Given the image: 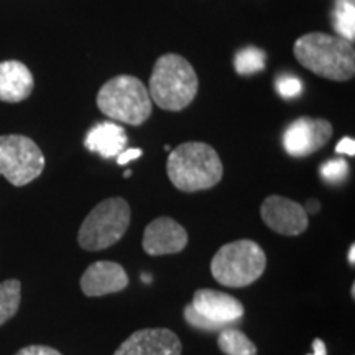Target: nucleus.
Returning a JSON list of instances; mask_svg holds the SVG:
<instances>
[{
  "mask_svg": "<svg viewBox=\"0 0 355 355\" xmlns=\"http://www.w3.org/2000/svg\"><path fill=\"white\" fill-rule=\"evenodd\" d=\"M295 56L304 68L332 81H347L355 73V51L349 40L308 33L295 43Z\"/></svg>",
  "mask_w": 355,
  "mask_h": 355,
  "instance_id": "f03ea898",
  "label": "nucleus"
},
{
  "mask_svg": "<svg viewBox=\"0 0 355 355\" xmlns=\"http://www.w3.org/2000/svg\"><path fill=\"white\" fill-rule=\"evenodd\" d=\"M130 224V206L122 198H109L83 220L78 242L83 250L99 252L112 247L125 235Z\"/></svg>",
  "mask_w": 355,
  "mask_h": 355,
  "instance_id": "423d86ee",
  "label": "nucleus"
},
{
  "mask_svg": "<svg viewBox=\"0 0 355 355\" xmlns=\"http://www.w3.org/2000/svg\"><path fill=\"white\" fill-rule=\"evenodd\" d=\"M266 227L282 235H300L308 229V212L301 204L283 196H268L260 207Z\"/></svg>",
  "mask_w": 355,
  "mask_h": 355,
  "instance_id": "1a4fd4ad",
  "label": "nucleus"
},
{
  "mask_svg": "<svg viewBox=\"0 0 355 355\" xmlns=\"http://www.w3.org/2000/svg\"><path fill=\"white\" fill-rule=\"evenodd\" d=\"M336 152L339 155H349V157H354L355 155V140L354 139H349V137H345L337 144L336 146Z\"/></svg>",
  "mask_w": 355,
  "mask_h": 355,
  "instance_id": "5701e85b",
  "label": "nucleus"
},
{
  "mask_svg": "<svg viewBox=\"0 0 355 355\" xmlns=\"http://www.w3.org/2000/svg\"><path fill=\"white\" fill-rule=\"evenodd\" d=\"M217 345L225 355H257V345L234 327H225L219 332Z\"/></svg>",
  "mask_w": 355,
  "mask_h": 355,
  "instance_id": "dca6fc26",
  "label": "nucleus"
},
{
  "mask_svg": "<svg viewBox=\"0 0 355 355\" xmlns=\"http://www.w3.org/2000/svg\"><path fill=\"white\" fill-rule=\"evenodd\" d=\"M199 81L196 71L183 56L165 55L158 58L150 78L148 94L158 107L171 110H181L188 107L198 94Z\"/></svg>",
  "mask_w": 355,
  "mask_h": 355,
  "instance_id": "7ed1b4c3",
  "label": "nucleus"
},
{
  "mask_svg": "<svg viewBox=\"0 0 355 355\" xmlns=\"http://www.w3.org/2000/svg\"><path fill=\"white\" fill-rule=\"evenodd\" d=\"M84 145L89 152L99 153L102 158H114L125 150L127 133L117 123L102 122L89 130Z\"/></svg>",
  "mask_w": 355,
  "mask_h": 355,
  "instance_id": "2eb2a0df",
  "label": "nucleus"
},
{
  "mask_svg": "<svg viewBox=\"0 0 355 355\" xmlns=\"http://www.w3.org/2000/svg\"><path fill=\"white\" fill-rule=\"evenodd\" d=\"M191 306L198 314L214 324L219 331L230 327L232 322L241 321L245 313L243 304L237 298L211 288H201L194 293Z\"/></svg>",
  "mask_w": 355,
  "mask_h": 355,
  "instance_id": "9d476101",
  "label": "nucleus"
},
{
  "mask_svg": "<svg viewBox=\"0 0 355 355\" xmlns=\"http://www.w3.org/2000/svg\"><path fill=\"white\" fill-rule=\"evenodd\" d=\"M311 355H327L326 344H324L321 339H314V343H313V354H311Z\"/></svg>",
  "mask_w": 355,
  "mask_h": 355,
  "instance_id": "393cba45",
  "label": "nucleus"
},
{
  "mask_svg": "<svg viewBox=\"0 0 355 355\" xmlns=\"http://www.w3.org/2000/svg\"><path fill=\"white\" fill-rule=\"evenodd\" d=\"M347 260H349V263L350 265H355V245L352 243V245H350V248H349V254H347Z\"/></svg>",
  "mask_w": 355,
  "mask_h": 355,
  "instance_id": "a878e982",
  "label": "nucleus"
},
{
  "mask_svg": "<svg viewBox=\"0 0 355 355\" xmlns=\"http://www.w3.org/2000/svg\"><path fill=\"white\" fill-rule=\"evenodd\" d=\"M166 173L175 188L184 193L211 189L224 175L219 155L202 141H186L168 157Z\"/></svg>",
  "mask_w": 355,
  "mask_h": 355,
  "instance_id": "f257e3e1",
  "label": "nucleus"
},
{
  "mask_svg": "<svg viewBox=\"0 0 355 355\" xmlns=\"http://www.w3.org/2000/svg\"><path fill=\"white\" fill-rule=\"evenodd\" d=\"M141 245L152 257L180 254L188 245V232L171 217H158L146 225Z\"/></svg>",
  "mask_w": 355,
  "mask_h": 355,
  "instance_id": "9b49d317",
  "label": "nucleus"
},
{
  "mask_svg": "<svg viewBox=\"0 0 355 355\" xmlns=\"http://www.w3.org/2000/svg\"><path fill=\"white\" fill-rule=\"evenodd\" d=\"M349 175V165L344 158H334L321 165V178L329 184H339Z\"/></svg>",
  "mask_w": 355,
  "mask_h": 355,
  "instance_id": "aec40b11",
  "label": "nucleus"
},
{
  "mask_svg": "<svg viewBox=\"0 0 355 355\" xmlns=\"http://www.w3.org/2000/svg\"><path fill=\"white\" fill-rule=\"evenodd\" d=\"M21 301V283L19 279H6L0 283V327L15 316Z\"/></svg>",
  "mask_w": 355,
  "mask_h": 355,
  "instance_id": "f3484780",
  "label": "nucleus"
},
{
  "mask_svg": "<svg viewBox=\"0 0 355 355\" xmlns=\"http://www.w3.org/2000/svg\"><path fill=\"white\" fill-rule=\"evenodd\" d=\"M128 286V275L115 261H96L81 277V290L89 298L121 293Z\"/></svg>",
  "mask_w": 355,
  "mask_h": 355,
  "instance_id": "ddd939ff",
  "label": "nucleus"
},
{
  "mask_svg": "<svg viewBox=\"0 0 355 355\" xmlns=\"http://www.w3.org/2000/svg\"><path fill=\"white\" fill-rule=\"evenodd\" d=\"M141 153H144V152H141L140 148H128V150H123V152L117 157V163H119V165H127V163L133 162V159L140 158Z\"/></svg>",
  "mask_w": 355,
  "mask_h": 355,
  "instance_id": "b1692460",
  "label": "nucleus"
},
{
  "mask_svg": "<svg viewBox=\"0 0 355 355\" xmlns=\"http://www.w3.org/2000/svg\"><path fill=\"white\" fill-rule=\"evenodd\" d=\"M334 28L340 38L354 42L355 37V7L352 0H339L334 12Z\"/></svg>",
  "mask_w": 355,
  "mask_h": 355,
  "instance_id": "a211bd4d",
  "label": "nucleus"
},
{
  "mask_svg": "<svg viewBox=\"0 0 355 355\" xmlns=\"http://www.w3.org/2000/svg\"><path fill=\"white\" fill-rule=\"evenodd\" d=\"M114 355H181V343L170 329L148 327L133 332Z\"/></svg>",
  "mask_w": 355,
  "mask_h": 355,
  "instance_id": "f8f14e48",
  "label": "nucleus"
},
{
  "mask_svg": "<svg viewBox=\"0 0 355 355\" xmlns=\"http://www.w3.org/2000/svg\"><path fill=\"white\" fill-rule=\"evenodd\" d=\"M97 107L112 121L141 125L152 114V97L139 78L117 76L102 86Z\"/></svg>",
  "mask_w": 355,
  "mask_h": 355,
  "instance_id": "39448f33",
  "label": "nucleus"
},
{
  "mask_svg": "<svg viewBox=\"0 0 355 355\" xmlns=\"http://www.w3.org/2000/svg\"><path fill=\"white\" fill-rule=\"evenodd\" d=\"M266 63V55L259 48H243L235 55L234 64L239 74L242 76H252V74L259 73L265 68Z\"/></svg>",
  "mask_w": 355,
  "mask_h": 355,
  "instance_id": "6ab92c4d",
  "label": "nucleus"
},
{
  "mask_svg": "<svg viewBox=\"0 0 355 355\" xmlns=\"http://www.w3.org/2000/svg\"><path fill=\"white\" fill-rule=\"evenodd\" d=\"M132 176V171H125L123 173V178H130Z\"/></svg>",
  "mask_w": 355,
  "mask_h": 355,
  "instance_id": "c85d7f7f",
  "label": "nucleus"
},
{
  "mask_svg": "<svg viewBox=\"0 0 355 355\" xmlns=\"http://www.w3.org/2000/svg\"><path fill=\"white\" fill-rule=\"evenodd\" d=\"M44 155L32 139L25 135L0 137V175L17 188L26 186L42 175Z\"/></svg>",
  "mask_w": 355,
  "mask_h": 355,
  "instance_id": "0eeeda50",
  "label": "nucleus"
},
{
  "mask_svg": "<svg viewBox=\"0 0 355 355\" xmlns=\"http://www.w3.org/2000/svg\"><path fill=\"white\" fill-rule=\"evenodd\" d=\"M148 277H150L148 273H144V282H145V283H150V278H148Z\"/></svg>",
  "mask_w": 355,
  "mask_h": 355,
  "instance_id": "cd10ccee",
  "label": "nucleus"
},
{
  "mask_svg": "<svg viewBox=\"0 0 355 355\" xmlns=\"http://www.w3.org/2000/svg\"><path fill=\"white\" fill-rule=\"evenodd\" d=\"M277 91L285 99H295L303 91V84L295 76H279L277 79Z\"/></svg>",
  "mask_w": 355,
  "mask_h": 355,
  "instance_id": "412c9836",
  "label": "nucleus"
},
{
  "mask_svg": "<svg viewBox=\"0 0 355 355\" xmlns=\"http://www.w3.org/2000/svg\"><path fill=\"white\" fill-rule=\"evenodd\" d=\"M308 209H309L311 212H318L319 204H318L316 201H311V202H308Z\"/></svg>",
  "mask_w": 355,
  "mask_h": 355,
  "instance_id": "bb28decb",
  "label": "nucleus"
},
{
  "mask_svg": "<svg viewBox=\"0 0 355 355\" xmlns=\"http://www.w3.org/2000/svg\"><path fill=\"white\" fill-rule=\"evenodd\" d=\"M266 255L259 243L248 239L225 243L211 261L212 277L227 288L252 285L263 275Z\"/></svg>",
  "mask_w": 355,
  "mask_h": 355,
  "instance_id": "20e7f679",
  "label": "nucleus"
},
{
  "mask_svg": "<svg viewBox=\"0 0 355 355\" xmlns=\"http://www.w3.org/2000/svg\"><path fill=\"white\" fill-rule=\"evenodd\" d=\"M15 355H61L56 349L48 347V345H28L19 350Z\"/></svg>",
  "mask_w": 355,
  "mask_h": 355,
  "instance_id": "4be33fe9",
  "label": "nucleus"
},
{
  "mask_svg": "<svg viewBox=\"0 0 355 355\" xmlns=\"http://www.w3.org/2000/svg\"><path fill=\"white\" fill-rule=\"evenodd\" d=\"M35 86L32 71L20 61L0 63V101L17 104L28 99Z\"/></svg>",
  "mask_w": 355,
  "mask_h": 355,
  "instance_id": "4468645a",
  "label": "nucleus"
},
{
  "mask_svg": "<svg viewBox=\"0 0 355 355\" xmlns=\"http://www.w3.org/2000/svg\"><path fill=\"white\" fill-rule=\"evenodd\" d=\"M332 137L331 122L301 117L283 133V146L290 157L303 158L321 150Z\"/></svg>",
  "mask_w": 355,
  "mask_h": 355,
  "instance_id": "6e6552de",
  "label": "nucleus"
}]
</instances>
